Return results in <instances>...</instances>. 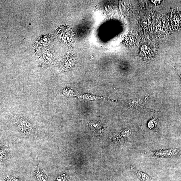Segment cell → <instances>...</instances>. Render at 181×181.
<instances>
[{
    "mask_svg": "<svg viewBox=\"0 0 181 181\" xmlns=\"http://www.w3.org/2000/svg\"><path fill=\"white\" fill-rule=\"evenodd\" d=\"M142 154L158 158L176 157L181 154V149L174 148L164 149L150 152H144Z\"/></svg>",
    "mask_w": 181,
    "mask_h": 181,
    "instance_id": "6da1fadb",
    "label": "cell"
},
{
    "mask_svg": "<svg viewBox=\"0 0 181 181\" xmlns=\"http://www.w3.org/2000/svg\"><path fill=\"white\" fill-rule=\"evenodd\" d=\"M14 122L23 134L28 136H33L35 134V127L27 119L22 117L16 118L14 119Z\"/></svg>",
    "mask_w": 181,
    "mask_h": 181,
    "instance_id": "7a4b0ae2",
    "label": "cell"
},
{
    "mask_svg": "<svg viewBox=\"0 0 181 181\" xmlns=\"http://www.w3.org/2000/svg\"><path fill=\"white\" fill-rule=\"evenodd\" d=\"M141 58L145 61H148L155 55L156 50L154 47L150 45H143L140 52Z\"/></svg>",
    "mask_w": 181,
    "mask_h": 181,
    "instance_id": "3957f363",
    "label": "cell"
},
{
    "mask_svg": "<svg viewBox=\"0 0 181 181\" xmlns=\"http://www.w3.org/2000/svg\"><path fill=\"white\" fill-rule=\"evenodd\" d=\"M68 28H61L57 31L58 35L60 36V38L66 42H70L72 40V35L71 31L67 29Z\"/></svg>",
    "mask_w": 181,
    "mask_h": 181,
    "instance_id": "277c9868",
    "label": "cell"
},
{
    "mask_svg": "<svg viewBox=\"0 0 181 181\" xmlns=\"http://www.w3.org/2000/svg\"><path fill=\"white\" fill-rule=\"evenodd\" d=\"M9 153L7 147L1 144V161L3 162L7 160L9 158Z\"/></svg>",
    "mask_w": 181,
    "mask_h": 181,
    "instance_id": "5b68a950",
    "label": "cell"
},
{
    "mask_svg": "<svg viewBox=\"0 0 181 181\" xmlns=\"http://www.w3.org/2000/svg\"><path fill=\"white\" fill-rule=\"evenodd\" d=\"M35 174L39 181H48L47 178L41 168L39 167L36 168Z\"/></svg>",
    "mask_w": 181,
    "mask_h": 181,
    "instance_id": "8992f818",
    "label": "cell"
},
{
    "mask_svg": "<svg viewBox=\"0 0 181 181\" xmlns=\"http://www.w3.org/2000/svg\"><path fill=\"white\" fill-rule=\"evenodd\" d=\"M135 172L136 175L139 178L141 179L142 180L144 181H151V178L147 175L139 170H135Z\"/></svg>",
    "mask_w": 181,
    "mask_h": 181,
    "instance_id": "52a82bcc",
    "label": "cell"
},
{
    "mask_svg": "<svg viewBox=\"0 0 181 181\" xmlns=\"http://www.w3.org/2000/svg\"><path fill=\"white\" fill-rule=\"evenodd\" d=\"M157 126V124L156 121L155 119L151 120L148 124V127L151 129H155L156 127Z\"/></svg>",
    "mask_w": 181,
    "mask_h": 181,
    "instance_id": "ba28073f",
    "label": "cell"
},
{
    "mask_svg": "<svg viewBox=\"0 0 181 181\" xmlns=\"http://www.w3.org/2000/svg\"><path fill=\"white\" fill-rule=\"evenodd\" d=\"M105 10H106V11H107L108 10V9L106 7H105Z\"/></svg>",
    "mask_w": 181,
    "mask_h": 181,
    "instance_id": "9c48e42d",
    "label": "cell"
}]
</instances>
